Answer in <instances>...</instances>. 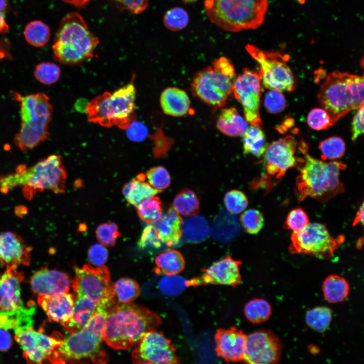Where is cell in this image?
I'll return each instance as SVG.
<instances>
[{
    "label": "cell",
    "mask_w": 364,
    "mask_h": 364,
    "mask_svg": "<svg viewBox=\"0 0 364 364\" xmlns=\"http://www.w3.org/2000/svg\"><path fill=\"white\" fill-rule=\"evenodd\" d=\"M296 146L291 135L271 143L264 152V163L267 172L276 178L282 177L289 168L294 166Z\"/></svg>",
    "instance_id": "20"
},
{
    "label": "cell",
    "mask_w": 364,
    "mask_h": 364,
    "mask_svg": "<svg viewBox=\"0 0 364 364\" xmlns=\"http://www.w3.org/2000/svg\"><path fill=\"white\" fill-rule=\"evenodd\" d=\"M149 184L155 189L161 192L170 184V176L163 166H158L150 168L146 174Z\"/></svg>",
    "instance_id": "44"
},
{
    "label": "cell",
    "mask_w": 364,
    "mask_h": 364,
    "mask_svg": "<svg viewBox=\"0 0 364 364\" xmlns=\"http://www.w3.org/2000/svg\"><path fill=\"white\" fill-rule=\"evenodd\" d=\"M264 105L268 112L276 114L285 109L286 102L281 92L271 89L265 96Z\"/></svg>",
    "instance_id": "50"
},
{
    "label": "cell",
    "mask_w": 364,
    "mask_h": 364,
    "mask_svg": "<svg viewBox=\"0 0 364 364\" xmlns=\"http://www.w3.org/2000/svg\"><path fill=\"white\" fill-rule=\"evenodd\" d=\"M37 302L49 320L64 326L70 318L74 304L73 296L63 293L54 295H38Z\"/></svg>",
    "instance_id": "24"
},
{
    "label": "cell",
    "mask_w": 364,
    "mask_h": 364,
    "mask_svg": "<svg viewBox=\"0 0 364 364\" xmlns=\"http://www.w3.org/2000/svg\"><path fill=\"white\" fill-rule=\"evenodd\" d=\"M363 77L333 71L328 75L318 94L320 103L334 124L363 102Z\"/></svg>",
    "instance_id": "5"
},
{
    "label": "cell",
    "mask_w": 364,
    "mask_h": 364,
    "mask_svg": "<svg viewBox=\"0 0 364 364\" xmlns=\"http://www.w3.org/2000/svg\"><path fill=\"white\" fill-rule=\"evenodd\" d=\"M364 209H363V203H362L360 206L358 210L357 211L355 219L353 222V225L357 224L359 223L363 224V215H364Z\"/></svg>",
    "instance_id": "56"
},
{
    "label": "cell",
    "mask_w": 364,
    "mask_h": 364,
    "mask_svg": "<svg viewBox=\"0 0 364 364\" xmlns=\"http://www.w3.org/2000/svg\"><path fill=\"white\" fill-rule=\"evenodd\" d=\"M309 223V218L305 211L300 208L291 210L288 214L284 226L293 232L302 230Z\"/></svg>",
    "instance_id": "48"
},
{
    "label": "cell",
    "mask_w": 364,
    "mask_h": 364,
    "mask_svg": "<svg viewBox=\"0 0 364 364\" xmlns=\"http://www.w3.org/2000/svg\"><path fill=\"white\" fill-rule=\"evenodd\" d=\"M261 75L259 71L248 68L235 78L232 94L242 104L245 118L252 125L260 127L262 121L259 106L262 92Z\"/></svg>",
    "instance_id": "15"
},
{
    "label": "cell",
    "mask_w": 364,
    "mask_h": 364,
    "mask_svg": "<svg viewBox=\"0 0 364 364\" xmlns=\"http://www.w3.org/2000/svg\"><path fill=\"white\" fill-rule=\"evenodd\" d=\"M349 291V286L347 281L338 275L328 276L323 284L324 298L329 303L342 302L347 297Z\"/></svg>",
    "instance_id": "31"
},
{
    "label": "cell",
    "mask_w": 364,
    "mask_h": 364,
    "mask_svg": "<svg viewBox=\"0 0 364 364\" xmlns=\"http://www.w3.org/2000/svg\"><path fill=\"white\" fill-rule=\"evenodd\" d=\"M23 279L16 269L7 268L0 275L1 328L14 330L32 326L35 307L23 304L20 286Z\"/></svg>",
    "instance_id": "10"
},
{
    "label": "cell",
    "mask_w": 364,
    "mask_h": 364,
    "mask_svg": "<svg viewBox=\"0 0 364 364\" xmlns=\"http://www.w3.org/2000/svg\"><path fill=\"white\" fill-rule=\"evenodd\" d=\"M9 30V26L7 24L4 13L0 12V33H4Z\"/></svg>",
    "instance_id": "57"
},
{
    "label": "cell",
    "mask_w": 364,
    "mask_h": 364,
    "mask_svg": "<svg viewBox=\"0 0 364 364\" xmlns=\"http://www.w3.org/2000/svg\"><path fill=\"white\" fill-rule=\"evenodd\" d=\"M244 314L247 319L254 324H259L267 320L271 314V307L263 299H254L246 304Z\"/></svg>",
    "instance_id": "36"
},
{
    "label": "cell",
    "mask_w": 364,
    "mask_h": 364,
    "mask_svg": "<svg viewBox=\"0 0 364 364\" xmlns=\"http://www.w3.org/2000/svg\"><path fill=\"white\" fill-rule=\"evenodd\" d=\"M14 331L15 339L28 363H40L49 360L54 350L61 343L60 336H48L40 331H35L32 326Z\"/></svg>",
    "instance_id": "17"
},
{
    "label": "cell",
    "mask_w": 364,
    "mask_h": 364,
    "mask_svg": "<svg viewBox=\"0 0 364 364\" xmlns=\"http://www.w3.org/2000/svg\"><path fill=\"white\" fill-rule=\"evenodd\" d=\"M135 363H177L179 359L171 341L155 330L147 332L132 354Z\"/></svg>",
    "instance_id": "16"
},
{
    "label": "cell",
    "mask_w": 364,
    "mask_h": 364,
    "mask_svg": "<svg viewBox=\"0 0 364 364\" xmlns=\"http://www.w3.org/2000/svg\"><path fill=\"white\" fill-rule=\"evenodd\" d=\"M161 318L149 309L132 302L118 303L109 310L103 339L115 349L126 350L138 344L146 333L155 330Z\"/></svg>",
    "instance_id": "1"
},
{
    "label": "cell",
    "mask_w": 364,
    "mask_h": 364,
    "mask_svg": "<svg viewBox=\"0 0 364 364\" xmlns=\"http://www.w3.org/2000/svg\"><path fill=\"white\" fill-rule=\"evenodd\" d=\"M31 250L16 233L5 232L0 234V263L7 269L29 265Z\"/></svg>",
    "instance_id": "21"
},
{
    "label": "cell",
    "mask_w": 364,
    "mask_h": 364,
    "mask_svg": "<svg viewBox=\"0 0 364 364\" xmlns=\"http://www.w3.org/2000/svg\"><path fill=\"white\" fill-rule=\"evenodd\" d=\"M7 5V0H0V12H3L6 9Z\"/></svg>",
    "instance_id": "58"
},
{
    "label": "cell",
    "mask_w": 364,
    "mask_h": 364,
    "mask_svg": "<svg viewBox=\"0 0 364 364\" xmlns=\"http://www.w3.org/2000/svg\"><path fill=\"white\" fill-rule=\"evenodd\" d=\"M98 303L85 296L75 297L71 316L63 326L70 334L83 329L94 314Z\"/></svg>",
    "instance_id": "27"
},
{
    "label": "cell",
    "mask_w": 364,
    "mask_h": 364,
    "mask_svg": "<svg viewBox=\"0 0 364 364\" xmlns=\"http://www.w3.org/2000/svg\"><path fill=\"white\" fill-rule=\"evenodd\" d=\"M240 220L245 231L251 234H257L264 225L262 214L254 209L244 212L240 217Z\"/></svg>",
    "instance_id": "43"
},
{
    "label": "cell",
    "mask_w": 364,
    "mask_h": 364,
    "mask_svg": "<svg viewBox=\"0 0 364 364\" xmlns=\"http://www.w3.org/2000/svg\"><path fill=\"white\" fill-rule=\"evenodd\" d=\"M319 149L323 159L334 160L343 156L345 145L340 138L332 136L321 141Z\"/></svg>",
    "instance_id": "40"
},
{
    "label": "cell",
    "mask_w": 364,
    "mask_h": 364,
    "mask_svg": "<svg viewBox=\"0 0 364 364\" xmlns=\"http://www.w3.org/2000/svg\"><path fill=\"white\" fill-rule=\"evenodd\" d=\"M128 138L134 142L143 141L148 136L146 126L140 121L134 120L126 129Z\"/></svg>",
    "instance_id": "52"
},
{
    "label": "cell",
    "mask_w": 364,
    "mask_h": 364,
    "mask_svg": "<svg viewBox=\"0 0 364 364\" xmlns=\"http://www.w3.org/2000/svg\"><path fill=\"white\" fill-rule=\"evenodd\" d=\"M108 311L97 308L87 325L81 330L61 338L49 361L54 363H73L83 359L96 363L108 360L101 346L104 327Z\"/></svg>",
    "instance_id": "3"
},
{
    "label": "cell",
    "mask_w": 364,
    "mask_h": 364,
    "mask_svg": "<svg viewBox=\"0 0 364 364\" xmlns=\"http://www.w3.org/2000/svg\"><path fill=\"white\" fill-rule=\"evenodd\" d=\"M98 43L82 16L71 12L63 18L56 32L54 57L63 64H78L93 57Z\"/></svg>",
    "instance_id": "4"
},
{
    "label": "cell",
    "mask_w": 364,
    "mask_h": 364,
    "mask_svg": "<svg viewBox=\"0 0 364 364\" xmlns=\"http://www.w3.org/2000/svg\"><path fill=\"white\" fill-rule=\"evenodd\" d=\"M1 57V56L0 55V57Z\"/></svg>",
    "instance_id": "60"
},
{
    "label": "cell",
    "mask_w": 364,
    "mask_h": 364,
    "mask_svg": "<svg viewBox=\"0 0 364 364\" xmlns=\"http://www.w3.org/2000/svg\"><path fill=\"white\" fill-rule=\"evenodd\" d=\"M115 296L120 303L131 302L140 295L141 290L134 280L123 278L114 284Z\"/></svg>",
    "instance_id": "37"
},
{
    "label": "cell",
    "mask_w": 364,
    "mask_h": 364,
    "mask_svg": "<svg viewBox=\"0 0 364 364\" xmlns=\"http://www.w3.org/2000/svg\"><path fill=\"white\" fill-rule=\"evenodd\" d=\"M332 318V311L329 308L320 306L308 310L305 320L307 324L318 332H325L329 327Z\"/></svg>",
    "instance_id": "38"
},
{
    "label": "cell",
    "mask_w": 364,
    "mask_h": 364,
    "mask_svg": "<svg viewBox=\"0 0 364 364\" xmlns=\"http://www.w3.org/2000/svg\"><path fill=\"white\" fill-rule=\"evenodd\" d=\"M357 109L352 121L351 140L353 142H355L359 135L363 133V102Z\"/></svg>",
    "instance_id": "53"
},
{
    "label": "cell",
    "mask_w": 364,
    "mask_h": 364,
    "mask_svg": "<svg viewBox=\"0 0 364 364\" xmlns=\"http://www.w3.org/2000/svg\"><path fill=\"white\" fill-rule=\"evenodd\" d=\"M154 225L149 224L143 230L138 242L139 247L142 250L159 249L162 245Z\"/></svg>",
    "instance_id": "49"
},
{
    "label": "cell",
    "mask_w": 364,
    "mask_h": 364,
    "mask_svg": "<svg viewBox=\"0 0 364 364\" xmlns=\"http://www.w3.org/2000/svg\"><path fill=\"white\" fill-rule=\"evenodd\" d=\"M136 207L139 216L147 223H155L162 215V202L158 197L148 198L142 202Z\"/></svg>",
    "instance_id": "39"
},
{
    "label": "cell",
    "mask_w": 364,
    "mask_h": 364,
    "mask_svg": "<svg viewBox=\"0 0 364 364\" xmlns=\"http://www.w3.org/2000/svg\"><path fill=\"white\" fill-rule=\"evenodd\" d=\"M183 1L186 3H192V2L196 1V0H183Z\"/></svg>",
    "instance_id": "59"
},
{
    "label": "cell",
    "mask_w": 364,
    "mask_h": 364,
    "mask_svg": "<svg viewBox=\"0 0 364 364\" xmlns=\"http://www.w3.org/2000/svg\"><path fill=\"white\" fill-rule=\"evenodd\" d=\"M183 220L173 208H169L154 225L162 243L167 246L176 245L182 236Z\"/></svg>",
    "instance_id": "25"
},
{
    "label": "cell",
    "mask_w": 364,
    "mask_h": 364,
    "mask_svg": "<svg viewBox=\"0 0 364 364\" xmlns=\"http://www.w3.org/2000/svg\"><path fill=\"white\" fill-rule=\"evenodd\" d=\"M307 122L312 129L317 130L327 129L333 124L327 111L319 108H314L309 112Z\"/></svg>",
    "instance_id": "47"
},
{
    "label": "cell",
    "mask_w": 364,
    "mask_h": 364,
    "mask_svg": "<svg viewBox=\"0 0 364 364\" xmlns=\"http://www.w3.org/2000/svg\"><path fill=\"white\" fill-rule=\"evenodd\" d=\"M12 345V339L7 330L0 328V350H8Z\"/></svg>",
    "instance_id": "55"
},
{
    "label": "cell",
    "mask_w": 364,
    "mask_h": 364,
    "mask_svg": "<svg viewBox=\"0 0 364 364\" xmlns=\"http://www.w3.org/2000/svg\"><path fill=\"white\" fill-rule=\"evenodd\" d=\"M246 48L260 65L261 81L265 87L280 92L294 89V76L287 64V55L265 52L252 44H247Z\"/></svg>",
    "instance_id": "14"
},
{
    "label": "cell",
    "mask_w": 364,
    "mask_h": 364,
    "mask_svg": "<svg viewBox=\"0 0 364 364\" xmlns=\"http://www.w3.org/2000/svg\"><path fill=\"white\" fill-rule=\"evenodd\" d=\"M291 241L289 249L292 254L329 259L343 243L344 237L340 235L334 238L324 224L313 222L300 231L293 232Z\"/></svg>",
    "instance_id": "13"
},
{
    "label": "cell",
    "mask_w": 364,
    "mask_h": 364,
    "mask_svg": "<svg viewBox=\"0 0 364 364\" xmlns=\"http://www.w3.org/2000/svg\"><path fill=\"white\" fill-rule=\"evenodd\" d=\"M145 179L144 174H139L122 188V194L126 200L135 207L143 201L161 192L145 182Z\"/></svg>",
    "instance_id": "28"
},
{
    "label": "cell",
    "mask_w": 364,
    "mask_h": 364,
    "mask_svg": "<svg viewBox=\"0 0 364 364\" xmlns=\"http://www.w3.org/2000/svg\"><path fill=\"white\" fill-rule=\"evenodd\" d=\"M163 22L169 29L177 31L186 27L189 22V16L183 9L174 8L165 13Z\"/></svg>",
    "instance_id": "42"
},
{
    "label": "cell",
    "mask_w": 364,
    "mask_h": 364,
    "mask_svg": "<svg viewBox=\"0 0 364 364\" xmlns=\"http://www.w3.org/2000/svg\"><path fill=\"white\" fill-rule=\"evenodd\" d=\"M88 257L90 263L95 265L101 266L104 265L107 261L108 252L103 245L96 244L89 248Z\"/></svg>",
    "instance_id": "51"
},
{
    "label": "cell",
    "mask_w": 364,
    "mask_h": 364,
    "mask_svg": "<svg viewBox=\"0 0 364 364\" xmlns=\"http://www.w3.org/2000/svg\"><path fill=\"white\" fill-rule=\"evenodd\" d=\"M30 284L38 295L50 296L68 292L71 281L65 272L42 268L32 275Z\"/></svg>",
    "instance_id": "23"
},
{
    "label": "cell",
    "mask_w": 364,
    "mask_h": 364,
    "mask_svg": "<svg viewBox=\"0 0 364 364\" xmlns=\"http://www.w3.org/2000/svg\"><path fill=\"white\" fill-rule=\"evenodd\" d=\"M120 235L117 225L114 222H106L99 225L96 230L98 241L103 246H113Z\"/></svg>",
    "instance_id": "46"
},
{
    "label": "cell",
    "mask_w": 364,
    "mask_h": 364,
    "mask_svg": "<svg viewBox=\"0 0 364 364\" xmlns=\"http://www.w3.org/2000/svg\"><path fill=\"white\" fill-rule=\"evenodd\" d=\"M173 208L185 216L195 215L199 210V202L195 193L188 189L181 190L175 197Z\"/></svg>",
    "instance_id": "34"
},
{
    "label": "cell",
    "mask_w": 364,
    "mask_h": 364,
    "mask_svg": "<svg viewBox=\"0 0 364 364\" xmlns=\"http://www.w3.org/2000/svg\"><path fill=\"white\" fill-rule=\"evenodd\" d=\"M217 128L223 134L230 136H242L248 127L247 122L235 108L223 109L217 122Z\"/></svg>",
    "instance_id": "29"
},
{
    "label": "cell",
    "mask_w": 364,
    "mask_h": 364,
    "mask_svg": "<svg viewBox=\"0 0 364 364\" xmlns=\"http://www.w3.org/2000/svg\"><path fill=\"white\" fill-rule=\"evenodd\" d=\"M67 173L61 155L49 156L26 168L20 165L15 172L0 177V191L6 194L20 187L24 197L31 200L38 192L50 190L55 194L65 191Z\"/></svg>",
    "instance_id": "2"
},
{
    "label": "cell",
    "mask_w": 364,
    "mask_h": 364,
    "mask_svg": "<svg viewBox=\"0 0 364 364\" xmlns=\"http://www.w3.org/2000/svg\"><path fill=\"white\" fill-rule=\"evenodd\" d=\"M282 345L271 332L260 330L246 336L244 362L251 364H274L281 356Z\"/></svg>",
    "instance_id": "18"
},
{
    "label": "cell",
    "mask_w": 364,
    "mask_h": 364,
    "mask_svg": "<svg viewBox=\"0 0 364 364\" xmlns=\"http://www.w3.org/2000/svg\"><path fill=\"white\" fill-rule=\"evenodd\" d=\"M24 35L28 43L35 47H41L49 41L50 30L41 21L34 20L26 26Z\"/></svg>",
    "instance_id": "35"
},
{
    "label": "cell",
    "mask_w": 364,
    "mask_h": 364,
    "mask_svg": "<svg viewBox=\"0 0 364 364\" xmlns=\"http://www.w3.org/2000/svg\"><path fill=\"white\" fill-rule=\"evenodd\" d=\"M235 69L230 61L220 57L212 66L198 72L191 83L195 96L214 107H222L232 94Z\"/></svg>",
    "instance_id": "11"
},
{
    "label": "cell",
    "mask_w": 364,
    "mask_h": 364,
    "mask_svg": "<svg viewBox=\"0 0 364 364\" xmlns=\"http://www.w3.org/2000/svg\"><path fill=\"white\" fill-rule=\"evenodd\" d=\"M14 94L20 103L21 119L20 128L14 143L21 150L26 151L48 139L53 106L49 97L43 93L25 96Z\"/></svg>",
    "instance_id": "7"
},
{
    "label": "cell",
    "mask_w": 364,
    "mask_h": 364,
    "mask_svg": "<svg viewBox=\"0 0 364 364\" xmlns=\"http://www.w3.org/2000/svg\"><path fill=\"white\" fill-rule=\"evenodd\" d=\"M123 8L137 14L143 12L148 6V0H114Z\"/></svg>",
    "instance_id": "54"
},
{
    "label": "cell",
    "mask_w": 364,
    "mask_h": 364,
    "mask_svg": "<svg viewBox=\"0 0 364 364\" xmlns=\"http://www.w3.org/2000/svg\"><path fill=\"white\" fill-rule=\"evenodd\" d=\"M345 167L338 161L326 162L306 153L296 178L297 198L302 200L308 196L325 202L343 192L339 175Z\"/></svg>",
    "instance_id": "6"
},
{
    "label": "cell",
    "mask_w": 364,
    "mask_h": 364,
    "mask_svg": "<svg viewBox=\"0 0 364 364\" xmlns=\"http://www.w3.org/2000/svg\"><path fill=\"white\" fill-rule=\"evenodd\" d=\"M61 70L58 65L51 62H42L37 65L34 76L40 83L50 85L57 82L60 76Z\"/></svg>",
    "instance_id": "41"
},
{
    "label": "cell",
    "mask_w": 364,
    "mask_h": 364,
    "mask_svg": "<svg viewBox=\"0 0 364 364\" xmlns=\"http://www.w3.org/2000/svg\"><path fill=\"white\" fill-rule=\"evenodd\" d=\"M224 203L230 212L238 214L246 208L248 201L247 197L242 192L234 190L225 194Z\"/></svg>",
    "instance_id": "45"
},
{
    "label": "cell",
    "mask_w": 364,
    "mask_h": 364,
    "mask_svg": "<svg viewBox=\"0 0 364 364\" xmlns=\"http://www.w3.org/2000/svg\"><path fill=\"white\" fill-rule=\"evenodd\" d=\"M160 102L164 113L174 117L187 114L190 110V101L187 94L178 88L169 87L161 93Z\"/></svg>",
    "instance_id": "26"
},
{
    "label": "cell",
    "mask_w": 364,
    "mask_h": 364,
    "mask_svg": "<svg viewBox=\"0 0 364 364\" xmlns=\"http://www.w3.org/2000/svg\"><path fill=\"white\" fill-rule=\"evenodd\" d=\"M209 232L206 219L203 216H192L182 223V234L189 242H198L205 239Z\"/></svg>",
    "instance_id": "33"
},
{
    "label": "cell",
    "mask_w": 364,
    "mask_h": 364,
    "mask_svg": "<svg viewBox=\"0 0 364 364\" xmlns=\"http://www.w3.org/2000/svg\"><path fill=\"white\" fill-rule=\"evenodd\" d=\"M72 288L75 297L85 296L101 306L110 308L116 304L114 284L110 282L108 268L105 265L95 267L88 264L75 267Z\"/></svg>",
    "instance_id": "12"
},
{
    "label": "cell",
    "mask_w": 364,
    "mask_h": 364,
    "mask_svg": "<svg viewBox=\"0 0 364 364\" xmlns=\"http://www.w3.org/2000/svg\"><path fill=\"white\" fill-rule=\"evenodd\" d=\"M156 267L154 269L156 274L167 276H173L181 272L185 266L183 255L174 249H168L160 254L155 258Z\"/></svg>",
    "instance_id": "30"
},
{
    "label": "cell",
    "mask_w": 364,
    "mask_h": 364,
    "mask_svg": "<svg viewBox=\"0 0 364 364\" xmlns=\"http://www.w3.org/2000/svg\"><path fill=\"white\" fill-rule=\"evenodd\" d=\"M246 336L236 327L218 329L215 334L216 355L227 361L243 360Z\"/></svg>",
    "instance_id": "22"
},
{
    "label": "cell",
    "mask_w": 364,
    "mask_h": 364,
    "mask_svg": "<svg viewBox=\"0 0 364 364\" xmlns=\"http://www.w3.org/2000/svg\"><path fill=\"white\" fill-rule=\"evenodd\" d=\"M134 78L113 93L105 92L87 104L85 112L89 121L106 127L116 126L126 129L136 118Z\"/></svg>",
    "instance_id": "8"
},
{
    "label": "cell",
    "mask_w": 364,
    "mask_h": 364,
    "mask_svg": "<svg viewBox=\"0 0 364 364\" xmlns=\"http://www.w3.org/2000/svg\"><path fill=\"white\" fill-rule=\"evenodd\" d=\"M204 7L210 20L229 31L255 29L262 23L267 0H205Z\"/></svg>",
    "instance_id": "9"
},
{
    "label": "cell",
    "mask_w": 364,
    "mask_h": 364,
    "mask_svg": "<svg viewBox=\"0 0 364 364\" xmlns=\"http://www.w3.org/2000/svg\"><path fill=\"white\" fill-rule=\"evenodd\" d=\"M242 262L228 255L203 269L202 274L186 281V285L200 286L208 284L238 285L241 281L240 266Z\"/></svg>",
    "instance_id": "19"
},
{
    "label": "cell",
    "mask_w": 364,
    "mask_h": 364,
    "mask_svg": "<svg viewBox=\"0 0 364 364\" xmlns=\"http://www.w3.org/2000/svg\"><path fill=\"white\" fill-rule=\"evenodd\" d=\"M244 153L260 157L265 152L267 144L260 127L252 125L248 127L243 135Z\"/></svg>",
    "instance_id": "32"
}]
</instances>
